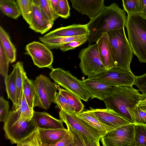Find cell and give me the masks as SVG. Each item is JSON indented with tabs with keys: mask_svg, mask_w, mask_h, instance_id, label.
Listing matches in <instances>:
<instances>
[{
	"mask_svg": "<svg viewBox=\"0 0 146 146\" xmlns=\"http://www.w3.org/2000/svg\"><path fill=\"white\" fill-rule=\"evenodd\" d=\"M127 17L125 10L113 3L104 6L95 16L87 24L89 32V44L96 42L104 34L112 30L124 28Z\"/></svg>",
	"mask_w": 146,
	"mask_h": 146,
	"instance_id": "6da1fadb",
	"label": "cell"
},
{
	"mask_svg": "<svg viewBox=\"0 0 146 146\" xmlns=\"http://www.w3.org/2000/svg\"><path fill=\"white\" fill-rule=\"evenodd\" d=\"M143 95L133 86H116L103 101L106 108L113 110L130 123L135 124L133 112Z\"/></svg>",
	"mask_w": 146,
	"mask_h": 146,
	"instance_id": "7a4b0ae2",
	"label": "cell"
},
{
	"mask_svg": "<svg viewBox=\"0 0 146 146\" xmlns=\"http://www.w3.org/2000/svg\"><path fill=\"white\" fill-rule=\"evenodd\" d=\"M125 27L133 54L141 63H146V18L140 14L129 15Z\"/></svg>",
	"mask_w": 146,
	"mask_h": 146,
	"instance_id": "3957f363",
	"label": "cell"
},
{
	"mask_svg": "<svg viewBox=\"0 0 146 146\" xmlns=\"http://www.w3.org/2000/svg\"><path fill=\"white\" fill-rule=\"evenodd\" d=\"M107 33L115 64L113 68L131 71L130 63L133 53L126 37L124 28L109 31Z\"/></svg>",
	"mask_w": 146,
	"mask_h": 146,
	"instance_id": "277c9868",
	"label": "cell"
},
{
	"mask_svg": "<svg viewBox=\"0 0 146 146\" xmlns=\"http://www.w3.org/2000/svg\"><path fill=\"white\" fill-rule=\"evenodd\" d=\"M37 128L32 118L29 120L19 118L15 109L10 111L3 126L6 138L12 144L16 145L27 137Z\"/></svg>",
	"mask_w": 146,
	"mask_h": 146,
	"instance_id": "5b68a950",
	"label": "cell"
},
{
	"mask_svg": "<svg viewBox=\"0 0 146 146\" xmlns=\"http://www.w3.org/2000/svg\"><path fill=\"white\" fill-rule=\"evenodd\" d=\"M78 57L80 60L79 67L82 73L88 78L95 77L108 70L101 61L96 42L82 49Z\"/></svg>",
	"mask_w": 146,
	"mask_h": 146,
	"instance_id": "8992f818",
	"label": "cell"
},
{
	"mask_svg": "<svg viewBox=\"0 0 146 146\" xmlns=\"http://www.w3.org/2000/svg\"><path fill=\"white\" fill-rule=\"evenodd\" d=\"M35 92V107L47 110L51 104L54 103L57 89V83L52 82L50 78L42 74L32 80Z\"/></svg>",
	"mask_w": 146,
	"mask_h": 146,
	"instance_id": "52a82bcc",
	"label": "cell"
},
{
	"mask_svg": "<svg viewBox=\"0 0 146 146\" xmlns=\"http://www.w3.org/2000/svg\"><path fill=\"white\" fill-rule=\"evenodd\" d=\"M49 76L56 83L73 93L81 100L87 102L90 98L82 80L78 79L69 71L61 68H53Z\"/></svg>",
	"mask_w": 146,
	"mask_h": 146,
	"instance_id": "ba28073f",
	"label": "cell"
},
{
	"mask_svg": "<svg viewBox=\"0 0 146 146\" xmlns=\"http://www.w3.org/2000/svg\"><path fill=\"white\" fill-rule=\"evenodd\" d=\"M68 131L67 129H46L37 127L17 146H52Z\"/></svg>",
	"mask_w": 146,
	"mask_h": 146,
	"instance_id": "9c48e42d",
	"label": "cell"
},
{
	"mask_svg": "<svg viewBox=\"0 0 146 146\" xmlns=\"http://www.w3.org/2000/svg\"><path fill=\"white\" fill-rule=\"evenodd\" d=\"M135 124L130 123L107 132L100 138L103 146H135Z\"/></svg>",
	"mask_w": 146,
	"mask_h": 146,
	"instance_id": "30bf717a",
	"label": "cell"
},
{
	"mask_svg": "<svg viewBox=\"0 0 146 146\" xmlns=\"http://www.w3.org/2000/svg\"><path fill=\"white\" fill-rule=\"evenodd\" d=\"M60 119L76 131L90 139L100 144V137L98 131L76 115L74 112H66L60 110L59 112Z\"/></svg>",
	"mask_w": 146,
	"mask_h": 146,
	"instance_id": "8fae6325",
	"label": "cell"
},
{
	"mask_svg": "<svg viewBox=\"0 0 146 146\" xmlns=\"http://www.w3.org/2000/svg\"><path fill=\"white\" fill-rule=\"evenodd\" d=\"M25 50L26 53L31 56L34 64L38 67L53 69L52 53L43 43L33 42L26 45Z\"/></svg>",
	"mask_w": 146,
	"mask_h": 146,
	"instance_id": "7c38bea8",
	"label": "cell"
},
{
	"mask_svg": "<svg viewBox=\"0 0 146 146\" xmlns=\"http://www.w3.org/2000/svg\"><path fill=\"white\" fill-rule=\"evenodd\" d=\"M136 76L131 71L112 68L95 77L88 78L105 82L116 86H133Z\"/></svg>",
	"mask_w": 146,
	"mask_h": 146,
	"instance_id": "4fadbf2b",
	"label": "cell"
},
{
	"mask_svg": "<svg viewBox=\"0 0 146 146\" xmlns=\"http://www.w3.org/2000/svg\"><path fill=\"white\" fill-rule=\"evenodd\" d=\"M82 81L91 99L96 98L103 101L106 96L113 91L116 86L88 78L83 80Z\"/></svg>",
	"mask_w": 146,
	"mask_h": 146,
	"instance_id": "5bb4252c",
	"label": "cell"
},
{
	"mask_svg": "<svg viewBox=\"0 0 146 146\" xmlns=\"http://www.w3.org/2000/svg\"><path fill=\"white\" fill-rule=\"evenodd\" d=\"M90 109L99 121L114 129L131 123L112 110L107 108L94 109L91 107Z\"/></svg>",
	"mask_w": 146,
	"mask_h": 146,
	"instance_id": "9a60e30c",
	"label": "cell"
},
{
	"mask_svg": "<svg viewBox=\"0 0 146 146\" xmlns=\"http://www.w3.org/2000/svg\"><path fill=\"white\" fill-rule=\"evenodd\" d=\"M72 7L90 19L95 16L105 6L104 0H70Z\"/></svg>",
	"mask_w": 146,
	"mask_h": 146,
	"instance_id": "2e32d148",
	"label": "cell"
},
{
	"mask_svg": "<svg viewBox=\"0 0 146 146\" xmlns=\"http://www.w3.org/2000/svg\"><path fill=\"white\" fill-rule=\"evenodd\" d=\"M54 22L44 16L39 6L33 3L31 21L29 25L30 29L42 34L52 28Z\"/></svg>",
	"mask_w": 146,
	"mask_h": 146,
	"instance_id": "e0dca14e",
	"label": "cell"
},
{
	"mask_svg": "<svg viewBox=\"0 0 146 146\" xmlns=\"http://www.w3.org/2000/svg\"><path fill=\"white\" fill-rule=\"evenodd\" d=\"M89 32L87 24H74L62 27L50 31L44 35L46 37L74 36L88 35Z\"/></svg>",
	"mask_w": 146,
	"mask_h": 146,
	"instance_id": "ac0fdd59",
	"label": "cell"
},
{
	"mask_svg": "<svg viewBox=\"0 0 146 146\" xmlns=\"http://www.w3.org/2000/svg\"><path fill=\"white\" fill-rule=\"evenodd\" d=\"M33 119L37 127L46 129H65L62 121L46 112L34 111Z\"/></svg>",
	"mask_w": 146,
	"mask_h": 146,
	"instance_id": "d6986e66",
	"label": "cell"
},
{
	"mask_svg": "<svg viewBox=\"0 0 146 146\" xmlns=\"http://www.w3.org/2000/svg\"><path fill=\"white\" fill-rule=\"evenodd\" d=\"M101 61L108 70L113 68V60L109 37L106 33L96 42Z\"/></svg>",
	"mask_w": 146,
	"mask_h": 146,
	"instance_id": "ffe728a7",
	"label": "cell"
},
{
	"mask_svg": "<svg viewBox=\"0 0 146 146\" xmlns=\"http://www.w3.org/2000/svg\"><path fill=\"white\" fill-rule=\"evenodd\" d=\"M76 115L96 129L98 132L100 138L108 131L114 129L101 122L94 115L90 110H83L77 113Z\"/></svg>",
	"mask_w": 146,
	"mask_h": 146,
	"instance_id": "44dd1931",
	"label": "cell"
},
{
	"mask_svg": "<svg viewBox=\"0 0 146 146\" xmlns=\"http://www.w3.org/2000/svg\"><path fill=\"white\" fill-rule=\"evenodd\" d=\"M89 37V35L68 36L40 37L39 39L50 50L54 49L59 48L62 45L70 42L73 40Z\"/></svg>",
	"mask_w": 146,
	"mask_h": 146,
	"instance_id": "7402d4cb",
	"label": "cell"
},
{
	"mask_svg": "<svg viewBox=\"0 0 146 146\" xmlns=\"http://www.w3.org/2000/svg\"><path fill=\"white\" fill-rule=\"evenodd\" d=\"M0 43L7 56L10 62L12 63L16 60V50L11 42L8 33L0 27Z\"/></svg>",
	"mask_w": 146,
	"mask_h": 146,
	"instance_id": "603a6c76",
	"label": "cell"
},
{
	"mask_svg": "<svg viewBox=\"0 0 146 146\" xmlns=\"http://www.w3.org/2000/svg\"><path fill=\"white\" fill-rule=\"evenodd\" d=\"M13 66V69L12 72L4 78V81L8 98L12 101L15 107L16 105V71L15 65Z\"/></svg>",
	"mask_w": 146,
	"mask_h": 146,
	"instance_id": "cb8c5ba5",
	"label": "cell"
},
{
	"mask_svg": "<svg viewBox=\"0 0 146 146\" xmlns=\"http://www.w3.org/2000/svg\"><path fill=\"white\" fill-rule=\"evenodd\" d=\"M23 94L30 107L33 109L35 107V92L32 80L27 77L25 72L23 74Z\"/></svg>",
	"mask_w": 146,
	"mask_h": 146,
	"instance_id": "d4e9b609",
	"label": "cell"
},
{
	"mask_svg": "<svg viewBox=\"0 0 146 146\" xmlns=\"http://www.w3.org/2000/svg\"><path fill=\"white\" fill-rule=\"evenodd\" d=\"M56 87L58 92L66 98L69 104L74 108L75 113L83 110L84 106L80 98L71 92L61 88L58 84H57Z\"/></svg>",
	"mask_w": 146,
	"mask_h": 146,
	"instance_id": "484cf974",
	"label": "cell"
},
{
	"mask_svg": "<svg viewBox=\"0 0 146 146\" xmlns=\"http://www.w3.org/2000/svg\"><path fill=\"white\" fill-rule=\"evenodd\" d=\"M0 8L4 14L13 19H17L21 15L15 1L0 0Z\"/></svg>",
	"mask_w": 146,
	"mask_h": 146,
	"instance_id": "4316f807",
	"label": "cell"
},
{
	"mask_svg": "<svg viewBox=\"0 0 146 146\" xmlns=\"http://www.w3.org/2000/svg\"><path fill=\"white\" fill-rule=\"evenodd\" d=\"M16 68L15 83L16 87V105L14 108L19 106L23 94V74L24 69L23 63L18 62L14 64Z\"/></svg>",
	"mask_w": 146,
	"mask_h": 146,
	"instance_id": "83f0119b",
	"label": "cell"
},
{
	"mask_svg": "<svg viewBox=\"0 0 146 146\" xmlns=\"http://www.w3.org/2000/svg\"><path fill=\"white\" fill-rule=\"evenodd\" d=\"M14 109L17 112L19 118L29 120L32 118L34 111L29 106L23 92L21 99L18 107Z\"/></svg>",
	"mask_w": 146,
	"mask_h": 146,
	"instance_id": "f1b7e54d",
	"label": "cell"
},
{
	"mask_svg": "<svg viewBox=\"0 0 146 146\" xmlns=\"http://www.w3.org/2000/svg\"><path fill=\"white\" fill-rule=\"evenodd\" d=\"M21 15L29 25L31 22L33 2L31 0H16Z\"/></svg>",
	"mask_w": 146,
	"mask_h": 146,
	"instance_id": "f546056e",
	"label": "cell"
},
{
	"mask_svg": "<svg viewBox=\"0 0 146 146\" xmlns=\"http://www.w3.org/2000/svg\"><path fill=\"white\" fill-rule=\"evenodd\" d=\"M135 146H146V125L135 124Z\"/></svg>",
	"mask_w": 146,
	"mask_h": 146,
	"instance_id": "4dcf8cb0",
	"label": "cell"
},
{
	"mask_svg": "<svg viewBox=\"0 0 146 146\" xmlns=\"http://www.w3.org/2000/svg\"><path fill=\"white\" fill-rule=\"evenodd\" d=\"M39 7L43 14L49 20L54 21L59 17L54 12L50 0H39Z\"/></svg>",
	"mask_w": 146,
	"mask_h": 146,
	"instance_id": "1f68e13d",
	"label": "cell"
},
{
	"mask_svg": "<svg viewBox=\"0 0 146 146\" xmlns=\"http://www.w3.org/2000/svg\"><path fill=\"white\" fill-rule=\"evenodd\" d=\"M124 10L128 15L140 14L139 0H122Z\"/></svg>",
	"mask_w": 146,
	"mask_h": 146,
	"instance_id": "d6a6232c",
	"label": "cell"
},
{
	"mask_svg": "<svg viewBox=\"0 0 146 146\" xmlns=\"http://www.w3.org/2000/svg\"><path fill=\"white\" fill-rule=\"evenodd\" d=\"M54 103L60 110L75 113L74 108L69 104L66 98L59 92L56 94Z\"/></svg>",
	"mask_w": 146,
	"mask_h": 146,
	"instance_id": "836d02e7",
	"label": "cell"
},
{
	"mask_svg": "<svg viewBox=\"0 0 146 146\" xmlns=\"http://www.w3.org/2000/svg\"><path fill=\"white\" fill-rule=\"evenodd\" d=\"M10 62L1 44L0 43V73L4 78L8 76L9 64Z\"/></svg>",
	"mask_w": 146,
	"mask_h": 146,
	"instance_id": "e575fe53",
	"label": "cell"
},
{
	"mask_svg": "<svg viewBox=\"0 0 146 146\" xmlns=\"http://www.w3.org/2000/svg\"><path fill=\"white\" fill-rule=\"evenodd\" d=\"M58 8L57 13L59 17L67 19L70 16V8L67 0H58Z\"/></svg>",
	"mask_w": 146,
	"mask_h": 146,
	"instance_id": "d590c367",
	"label": "cell"
},
{
	"mask_svg": "<svg viewBox=\"0 0 146 146\" xmlns=\"http://www.w3.org/2000/svg\"><path fill=\"white\" fill-rule=\"evenodd\" d=\"M9 102L1 96L0 97V121L5 122L9 115Z\"/></svg>",
	"mask_w": 146,
	"mask_h": 146,
	"instance_id": "8d00e7d4",
	"label": "cell"
},
{
	"mask_svg": "<svg viewBox=\"0 0 146 146\" xmlns=\"http://www.w3.org/2000/svg\"><path fill=\"white\" fill-rule=\"evenodd\" d=\"M133 117L135 124L146 125V113L142 111L137 106L134 110Z\"/></svg>",
	"mask_w": 146,
	"mask_h": 146,
	"instance_id": "74e56055",
	"label": "cell"
},
{
	"mask_svg": "<svg viewBox=\"0 0 146 146\" xmlns=\"http://www.w3.org/2000/svg\"><path fill=\"white\" fill-rule=\"evenodd\" d=\"M88 38H87L73 40L63 44L59 48L64 52L74 49L85 43L88 40Z\"/></svg>",
	"mask_w": 146,
	"mask_h": 146,
	"instance_id": "f35d334b",
	"label": "cell"
},
{
	"mask_svg": "<svg viewBox=\"0 0 146 146\" xmlns=\"http://www.w3.org/2000/svg\"><path fill=\"white\" fill-rule=\"evenodd\" d=\"M134 85L142 94H146V73L136 76Z\"/></svg>",
	"mask_w": 146,
	"mask_h": 146,
	"instance_id": "ab89813d",
	"label": "cell"
},
{
	"mask_svg": "<svg viewBox=\"0 0 146 146\" xmlns=\"http://www.w3.org/2000/svg\"><path fill=\"white\" fill-rule=\"evenodd\" d=\"M72 140L70 135L68 131L57 142L52 146H72Z\"/></svg>",
	"mask_w": 146,
	"mask_h": 146,
	"instance_id": "60d3db41",
	"label": "cell"
},
{
	"mask_svg": "<svg viewBox=\"0 0 146 146\" xmlns=\"http://www.w3.org/2000/svg\"><path fill=\"white\" fill-rule=\"evenodd\" d=\"M140 14L142 16L146 18V0H139Z\"/></svg>",
	"mask_w": 146,
	"mask_h": 146,
	"instance_id": "b9f144b4",
	"label": "cell"
},
{
	"mask_svg": "<svg viewBox=\"0 0 146 146\" xmlns=\"http://www.w3.org/2000/svg\"><path fill=\"white\" fill-rule=\"evenodd\" d=\"M50 1L54 11L57 14L58 8V0H50Z\"/></svg>",
	"mask_w": 146,
	"mask_h": 146,
	"instance_id": "7bdbcfd3",
	"label": "cell"
},
{
	"mask_svg": "<svg viewBox=\"0 0 146 146\" xmlns=\"http://www.w3.org/2000/svg\"><path fill=\"white\" fill-rule=\"evenodd\" d=\"M141 110L146 113V102L141 100H140L137 105Z\"/></svg>",
	"mask_w": 146,
	"mask_h": 146,
	"instance_id": "ee69618b",
	"label": "cell"
},
{
	"mask_svg": "<svg viewBox=\"0 0 146 146\" xmlns=\"http://www.w3.org/2000/svg\"><path fill=\"white\" fill-rule=\"evenodd\" d=\"M33 3L34 4L39 5V0H31Z\"/></svg>",
	"mask_w": 146,
	"mask_h": 146,
	"instance_id": "f6af8a7d",
	"label": "cell"
},
{
	"mask_svg": "<svg viewBox=\"0 0 146 146\" xmlns=\"http://www.w3.org/2000/svg\"><path fill=\"white\" fill-rule=\"evenodd\" d=\"M141 100L146 102V94H143L142 99Z\"/></svg>",
	"mask_w": 146,
	"mask_h": 146,
	"instance_id": "bcb514c9",
	"label": "cell"
},
{
	"mask_svg": "<svg viewBox=\"0 0 146 146\" xmlns=\"http://www.w3.org/2000/svg\"><path fill=\"white\" fill-rule=\"evenodd\" d=\"M13 0V1H15V0Z\"/></svg>",
	"mask_w": 146,
	"mask_h": 146,
	"instance_id": "7dc6e473",
	"label": "cell"
}]
</instances>
